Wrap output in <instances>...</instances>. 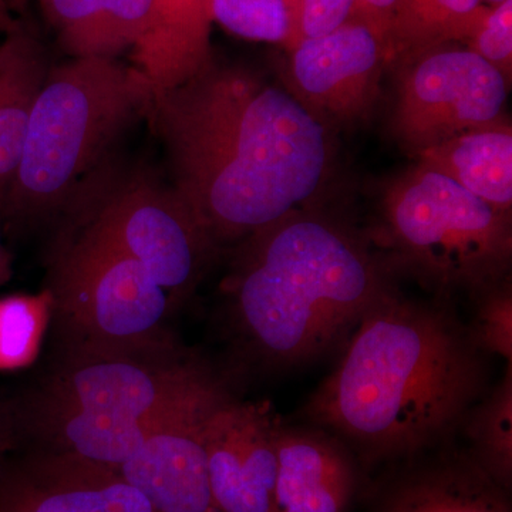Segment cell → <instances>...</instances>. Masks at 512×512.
I'll use <instances>...</instances> for the list:
<instances>
[{
    "label": "cell",
    "instance_id": "obj_1",
    "mask_svg": "<svg viewBox=\"0 0 512 512\" xmlns=\"http://www.w3.org/2000/svg\"><path fill=\"white\" fill-rule=\"evenodd\" d=\"M148 111L174 190L218 248L311 210L328 183V124L284 82L211 60Z\"/></svg>",
    "mask_w": 512,
    "mask_h": 512
},
{
    "label": "cell",
    "instance_id": "obj_2",
    "mask_svg": "<svg viewBox=\"0 0 512 512\" xmlns=\"http://www.w3.org/2000/svg\"><path fill=\"white\" fill-rule=\"evenodd\" d=\"M485 380L467 326L392 289L360 320L302 414L370 460L412 456L461 427Z\"/></svg>",
    "mask_w": 512,
    "mask_h": 512
},
{
    "label": "cell",
    "instance_id": "obj_3",
    "mask_svg": "<svg viewBox=\"0 0 512 512\" xmlns=\"http://www.w3.org/2000/svg\"><path fill=\"white\" fill-rule=\"evenodd\" d=\"M392 289L365 239L312 208L239 242L225 282L239 345L269 369L326 355Z\"/></svg>",
    "mask_w": 512,
    "mask_h": 512
},
{
    "label": "cell",
    "instance_id": "obj_4",
    "mask_svg": "<svg viewBox=\"0 0 512 512\" xmlns=\"http://www.w3.org/2000/svg\"><path fill=\"white\" fill-rule=\"evenodd\" d=\"M211 372L174 343L107 355H67L30 399L10 404L18 436L37 450L119 470L175 404Z\"/></svg>",
    "mask_w": 512,
    "mask_h": 512
},
{
    "label": "cell",
    "instance_id": "obj_5",
    "mask_svg": "<svg viewBox=\"0 0 512 512\" xmlns=\"http://www.w3.org/2000/svg\"><path fill=\"white\" fill-rule=\"evenodd\" d=\"M151 100L143 74L117 57H84L50 67L8 185L10 210L42 215L72 200L131 120L150 110Z\"/></svg>",
    "mask_w": 512,
    "mask_h": 512
},
{
    "label": "cell",
    "instance_id": "obj_6",
    "mask_svg": "<svg viewBox=\"0 0 512 512\" xmlns=\"http://www.w3.org/2000/svg\"><path fill=\"white\" fill-rule=\"evenodd\" d=\"M380 239L390 261L439 293L477 295L510 276L511 211L498 210L424 163L382 197Z\"/></svg>",
    "mask_w": 512,
    "mask_h": 512
},
{
    "label": "cell",
    "instance_id": "obj_7",
    "mask_svg": "<svg viewBox=\"0 0 512 512\" xmlns=\"http://www.w3.org/2000/svg\"><path fill=\"white\" fill-rule=\"evenodd\" d=\"M53 316L67 355L133 353L173 345L164 319L167 291L140 262L74 232L53 266Z\"/></svg>",
    "mask_w": 512,
    "mask_h": 512
},
{
    "label": "cell",
    "instance_id": "obj_8",
    "mask_svg": "<svg viewBox=\"0 0 512 512\" xmlns=\"http://www.w3.org/2000/svg\"><path fill=\"white\" fill-rule=\"evenodd\" d=\"M80 187L74 232L136 259L174 305L184 301L218 247L173 185L136 173L94 175Z\"/></svg>",
    "mask_w": 512,
    "mask_h": 512
},
{
    "label": "cell",
    "instance_id": "obj_9",
    "mask_svg": "<svg viewBox=\"0 0 512 512\" xmlns=\"http://www.w3.org/2000/svg\"><path fill=\"white\" fill-rule=\"evenodd\" d=\"M393 62L399 64L393 133L413 156L505 119L510 82L467 46L421 47Z\"/></svg>",
    "mask_w": 512,
    "mask_h": 512
},
{
    "label": "cell",
    "instance_id": "obj_10",
    "mask_svg": "<svg viewBox=\"0 0 512 512\" xmlns=\"http://www.w3.org/2000/svg\"><path fill=\"white\" fill-rule=\"evenodd\" d=\"M393 59L389 33L353 13L339 28L289 50L284 83L326 124H352L375 109Z\"/></svg>",
    "mask_w": 512,
    "mask_h": 512
},
{
    "label": "cell",
    "instance_id": "obj_11",
    "mask_svg": "<svg viewBox=\"0 0 512 512\" xmlns=\"http://www.w3.org/2000/svg\"><path fill=\"white\" fill-rule=\"evenodd\" d=\"M228 392V384L211 370L119 468L157 512H220L208 477L204 427Z\"/></svg>",
    "mask_w": 512,
    "mask_h": 512
},
{
    "label": "cell",
    "instance_id": "obj_12",
    "mask_svg": "<svg viewBox=\"0 0 512 512\" xmlns=\"http://www.w3.org/2000/svg\"><path fill=\"white\" fill-rule=\"evenodd\" d=\"M278 421L269 404L242 402L232 392L215 404L204 446L220 512H274Z\"/></svg>",
    "mask_w": 512,
    "mask_h": 512
},
{
    "label": "cell",
    "instance_id": "obj_13",
    "mask_svg": "<svg viewBox=\"0 0 512 512\" xmlns=\"http://www.w3.org/2000/svg\"><path fill=\"white\" fill-rule=\"evenodd\" d=\"M0 512H157L119 470L35 451L0 463Z\"/></svg>",
    "mask_w": 512,
    "mask_h": 512
},
{
    "label": "cell",
    "instance_id": "obj_14",
    "mask_svg": "<svg viewBox=\"0 0 512 512\" xmlns=\"http://www.w3.org/2000/svg\"><path fill=\"white\" fill-rule=\"evenodd\" d=\"M274 512H348L357 474L348 444L316 426H276Z\"/></svg>",
    "mask_w": 512,
    "mask_h": 512
},
{
    "label": "cell",
    "instance_id": "obj_15",
    "mask_svg": "<svg viewBox=\"0 0 512 512\" xmlns=\"http://www.w3.org/2000/svg\"><path fill=\"white\" fill-rule=\"evenodd\" d=\"M376 512H511V505L470 454L453 453L403 477Z\"/></svg>",
    "mask_w": 512,
    "mask_h": 512
},
{
    "label": "cell",
    "instance_id": "obj_16",
    "mask_svg": "<svg viewBox=\"0 0 512 512\" xmlns=\"http://www.w3.org/2000/svg\"><path fill=\"white\" fill-rule=\"evenodd\" d=\"M417 158L498 210H512V127L507 119L464 131Z\"/></svg>",
    "mask_w": 512,
    "mask_h": 512
},
{
    "label": "cell",
    "instance_id": "obj_17",
    "mask_svg": "<svg viewBox=\"0 0 512 512\" xmlns=\"http://www.w3.org/2000/svg\"><path fill=\"white\" fill-rule=\"evenodd\" d=\"M50 66L43 46L22 28L0 45V188H8L25 146L33 103Z\"/></svg>",
    "mask_w": 512,
    "mask_h": 512
},
{
    "label": "cell",
    "instance_id": "obj_18",
    "mask_svg": "<svg viewBox=\"0 0 512 512\" xmlns=\"http://www.w3.org/2000/svg\"><path fill=\"white\" fill-rule=\"evenodd\" d=\"M483 9V0H400L390 29L394 59L421 47L466 43Z\"/></svg>",
    "mask_w": 512,
    "mask_h": 512
},
{
    "label": "cell",
    "instance_id": "obj_19",
    "mask_svg": "<svg viewBox=\"0 0 512 512\" xmlns=\"http://www.w3.org/2000/svg\"><path fill=\"white\" fill-rule=\"evenodd\" d=\"M500 382L466 414L463 426L474 461L504 490L512 481V363Z\"/></svg>",
    "mask_w": 512,
    "mask_h": 512
},
{
    "label": "cell",
    "instance_id": "obj_20",
    "mask_svg": "<svg viewBox=\"0 0 512 512\" xmlns=\"http://www.w3.org/2000/svg\"><path fill=\"white\" fill-rule=\"evenodd\" d=\"M39 5L57 42L72 59L117 57L124 52L104 0H39Z\"/></svg>",
    "mask_w": 512,
    "mask_h": 512
},
{
    "label": "cell",
    "instance_id": "obj_21",
    "mask_svg": "<svg viewBox=\"0 0 512 512\" xmlns=\"http://www.w3.org/2000/svg\"><path fill=\"white\" fill-rule=\"evenodd\" d=\"M212 23L254 42L275 43L291 50L298 45L293 0H207Z\"/></svg>",
    "mask_w": 512,
    "mask_h": 512
},
{
    "label": "cell",
    "instance_id": "obj_22",
    "mask_svg": "<svg viewBox=\"0 0 512 512\" xmlns=\"http://www.w3.org/2000/svg\"><path fill=\"white\" fill-rule=\"evenodd\" d=\"M53 316L49 289L0 299V370L32 365Z\"/></svg>",
    "mask_w": 512,
    "mask_h": 512
},
{
    "label": "cell",
    "instance_id": "obj_23",
    "mask_svg": "<svg viewBox=\"0 0 512 512\" xmlns=\"http://www.w3.org/2000/svg\"><path fill=\"white\" fill-rule=\"evenodd\" d=\"M154 42L170 52H200L211 43L207 0H156Z\"/></svg>",
    "mask_w": 512,
    "mask_h": 512
},
{
    "label": "cell",
    "instance_id": "obj_24",
    "mask_svg": "<svg viewBox=\"0 0 512 512\" xmlns=\"http://www.w3.org/2000/svg\"><path fill=\"white\" fill-rule=\"evenodd\" d=\"M476 313L467 326L468 335L484 355L503 357L512 363V286L511 278L488 286L474 295Z\"/></svg>",
    "mask_w": 512,
    "mask_h": 512
},
{
    "label": "cell",
    "instance_id": "obj_25",
    "mask_svg": "<svg viewBox=\"0 0 512 512\" xmlns=\"http://www.w3.org/2000/svg\"><path fill=\"white\" fill-rule=\"evenodd\" d=\"M466 46L493 64L508 82L512 76V0L484 8Z\"/></svg>",
    "mask_w": 512,
    "mask_h": 512
},
{
    "label": "cell",
    "instance_id": "obj_26",
    "mask_svg": "<svg viewBox=\"0 0 512 512\" xmlns=\"http://www.w3.org/2000/svg\"><path fill=\"white\" fill-rule=\"evenodd\" d=\"M156 0H104L107 18L123 50L140 55L156 25Z\"/></svg>",
    "mask_w": 512,
    "mask_h": 512
},
{
    "label": "cell",
    "instance_id": "obj_27",
    "mask_svg": "<svg viewBox=\"0 0 512 512\" xmlns=\"http://www.w3.org/2000/svg\"><path fill=\"white\" fill-rule=\"evenodd\" d=\"M299 42L332 32L352 18L355 0H293ZM298 42V43H299Z\"/></svg>",
    "mask_w": 512,
    "mask_h": 512
},
{
    "label": "cell",
    "instance_id": "obj_28",
    "mask_svg": "<svg viewBox=\"0 0 512 512\" xmlns=\"http://www.w3.org/2000/svg\"><path fill=\"white\" fill-rule=\"evenodd\" d=\"M18 441L12 406L9 403H0V463L8 457Z\"/></svg>",
    "mask_w": 512,
    "mask_h": 512
},
{
    "label": "cell",
    "instance_id": "obj_29",
    "mask_svg": "<svg viewBox=\"0 0 512 512\" xmlns=\"http://www.w3.org/2000/svg\"><path fill=\"white\" fill-rule=\"evenodd\" d=\"M19 28L18 23L10 15V6L6 0H0V32L9 33Z\"/></svg>",
    "mask_w": 512,
    "mask_h": 512
},
{
    "label": "cell",
    "instance_id": "obj_30",
    "mask_svg": "<svg viewBox=\"0 0 512 512\" xmlns=\"http://www.w3.org/2000/svg\"><path fill=\"white\" fill-rule=\"evenodd\" d=\"M10 275H12L10 258L6 249L3 248L2 242H0V286L9 281Z\"/></svg>",
    "mask_w": 512,
    "mask_h": 512
},
{
    "label": "cell",
    "instance_id": "obj_31",
    "mask_svg": "<svg viewBox=\"0 0 512 512\" xmlns=\"http://www.w3.org/2000/svg\"><path fill=\"white\" fill-rule=\"evenodd\" d=\"M6 2H8L10 8H12V6H20V5H22L23 0H6Z\"/></svg>",
    "mask_w": 512,
    "mask_h": 512
},
{
    "label": "cell",
    "instance_id": "obj_32",
    "mask_svg": "<svg viewBox=\"0 0 512 512\" xmlns=\"http://www.w3.org/2000/svg\"><path fill=\"white\" fill-rule=\"evenodd\" d=\"M487 2L493 3V5H497V3L505 2V0H487Z\"/></svg>",
    "mask_w": 512,
    "mask_h": 512
}]
</instances>
